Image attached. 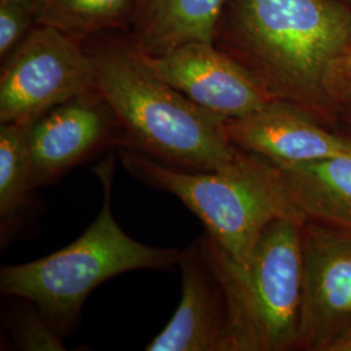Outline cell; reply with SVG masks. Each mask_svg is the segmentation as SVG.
<instances>
[{"label": "cell", "mask_w": 351, "mask_h": 351, "mask_svg": "<svg viewBox=\"0 0 351 351\" xmlns=\"http://www.w3.org/2000/svg\"><path fill=\"white\" fill-rule=\"evenodd\" d=\"M95 90L120 129L116 149L139 151L185 171L234 167L242 150L226 137V119L190 101L164 81L146 56L124 37L86 38Z\"/></svg>", "instance_id": "cell-1"}, {"label": "cell", "mask_w": 351, "mask_h": 351, "mask_svg": "<svg viewBox=\"0 0 351 351\" xmlns=\"http://www.w3.org/2000/svg\"><path fill=\"white\" fill-rule=\"evenodd\" d=\"M7 313V326L14 346L24 351H63V339L33 302L23 300Z\"/></svg>", "instance_id": "cell-17"}, {"label": "cell", "mask_w": 351, "mask_h": 351, "mask_svg": "<svg viewBox=\"0 0 351 351\" xmlns=\"http://www.w3.org/2000/svg\"><path fill=\"white\" fill-rule=\"evenodd\" d=\"M228 139L241 150L275 164L351 158V142L287 101H274L258 112L226 119Z\"/></svg>", "instance_id": "cell-10"}, {"label": "cell", "mask_w": 351, "mask_h": 351, "mask_svg": "<svg viewBox=\"0 0 351 351\" xmlns=\"http://www.w3.org/2000/svg\"><path fill=\"white\" fill-rule=\"evenodd\" d=\"M302 261L297 350L328 351L351 330V241L303 223Z\"/></svg>", "instance_id": "cell-7"}, {"label": "cell", "mask_w": 351, "mask_h": 351, "mask_svg": "<svg viewBox=\"0 0 351 351\" xmlns=\"http://www.w3.org/2000/svg\"><path fill=\"white\" fill-rule=\"evenodd\" d=\"M133 0H34L37 25L56 27L84 40L120 29L125 32Z\"/></svg>", "instance_id": "cell-15"}, {"label": "cell", "mask_w": 351, "mask_h": 351, "mask_svg": "<svg viewBox=\"0 0 351 351\" xmlns=\"http://www.w3.org/2000/svg\"><path fill=\"white\" fill-rule=\"evenodd\" d=\"M228 0H133L125 36L147 56L213 43Z\"/></svg>", "instance_id": "cell-12"}, {"label": "cell", "mask_w": 351, "mask_h": 351, "mask_svg": "<svg viewBox=\"0 0 351 351\" xmlns=\"http://www.w3.org/2000/svg\"><path fill=\"white\" fill-rule=\"evenodd\" d=\"M120 129L97 90L52 108L29 125L34 185L39 188L106 146L117 147Z\"/></svg>", "instance_id": "cell-9"}, {"label": "cell", "mask_w": 351, "mask_h": 351, "mask_svg": "<svg viewBox=\"0 0 351 351\" xmlns=\"http://www.w3.org/2000/svg\"><path fill=\"white\" fill-rule=\"evenodd\" d=\"M328 351H351V330L336 339Z\"/></svg>", "instance_id": "cell-19"}, {"label": "cell", "mask_w": 351, "mask_h": 351, "mask_svg": "<svg viewBox=\"0 0 351 351\" xmlns=\"http://www.w3.org/2000/svg\"><path fill=\"white\" fill-rule=\"evenodd\" d=\"M145 56L171 86L223 119L249 116L275 101L247 69L215 43L194 42L160 56Z\"/></svg>", "instance_id": "cell-8"}, {"label": "cell", "mask_w": 351, "mask_h": 351, "mask_svg": "<svg viewBox=\"0 0 351 351\" xmlns=\"http://www.w3.org/2000/svg\"><path fill=\"white\" fill-rule=\"evenodd\" d=\"M316 120L351 142V46L330 66Z\"/></svg>", "instance_id": "cell-16"}, {"label": "cell", "mask_w": 351, "mask_h": 351, "mask_svg": "<svg viewBox=\"0 0 351 351\" xmlns=\"http://www.w3.org/2000/svg\"><path fill=\"white\" fill-rule=\"evenodd\" d=\"M275 165L304 223L351 241V158Z\"/></svg>", "instance_id": "cell-13"}, {"label": "cell", "mask_w": 351, "mask_h": 351, "mask_svg": "<svg viewBox=\"0 0 351 351\" xmlns=\"http://www.w3.org/2000/svg\"><path fill=\"white\" fill-rule=\"evenodd\" d=\"M0 3H8V4H19V5H26L32 7L34 4V0H0Z\"/></svg>", "instance_id": "cell-20"}, {"label": "cell", "mask_w": 351, "mask_h": 351, "mask_svg": "<svg viewBox=\"0 0 351 351\" xmlns=\"http://www.w3.org/2000/svg\"><path fill=\"white\" fill-rule=\"evenodd\" d=\"M181 300L146 351H226L224 291L206 263L198 239L181 252Z\"/></svg>", "instance_id": "cell-11"}, {"label": "cell", "mask_w": 351, "mask_h": 351, "mask_svg": "<svg viewBox=\"0 0 351 351\" xmlns=\"http://www.w3.org/2000/svg\"><path fill=\"white\" fill-rule=\"evenodd\" d=\"M29 125L0 126V230L3 245L10 239L11 229L25 213L30 195L37 189L32 173Z\"/></svg>", "instance_id": "cell-14"}, {"label": "cell", "mask_w": 351, "mask_h": 351, "mask_svg": "<svg viewBox=\"0 0 351 351\" xmlns=\"http://www.w3.org/2000/svg\"><path fill=\"white\" fill-rule=\"evenodd\" d=\"M215 46L254 75L275 101L316 119L326 75L351 46V12L332 0H236Z\"/></svg>", "instance_id": "cell-2"}, {"label": "cell", "mask_w": 351, "mask_h": 351, "mask_svg": "<svg viewBox=\"0 0 351 351\" xmlns=\"http://www.w3.org/2000/svg\"><path fill=\"white\" fill-rule=\"evenodd\" d=\"M95 172L103 203L81 237L42 259L0 268L1 294L33 302L59 335L77 323L86 298L103 282L137 269H172L182 252L141 243L116 223L112 154Z\"/></svg>", "instance_id": "cell-3"}, {"label": "cell", "mask_w": 351, "mask_h": 351, "mask_svg": "<svg viewBox=\"0 0 351 351\" xmlns=\"http://www.w3.org/2000/svg\"><path fill=\"white\" fill-rule=\"evenodd\" d=\"M303 221L278 219L249 256L236 261L206 232L202 255L224 291L226 351L297 349L301 317Z\"/></svg>", "instance_id": "cell-4"}, {"label": "cell", "mask_w": 351, "mask_h": 351, "mask_svg": "<svg viewBox=\"0 0 351 351\" xmlns=\"http://www.w3.org/2000/svg\"><path fill=\"white\" fill-rule=\"evenodd\" d=\"M94 90V66L82 40L36 24L3 60L0 123L32 124Z\"/></svg>", "instance_id": "cell-6"}, {"label": "cell", "mask_w": 351, "mask_h": 351, "mask_svg": "<svg viewBox=\"0 0 351 351\" xmlns=\"http://www.w3.org/2000/svg\"><path fill=\"white\" fill-rule=\"evenodd\" d=\"M117 150L130 175L178 198L236 261L249 256L275 220L303 221L289 201L276 165L259 155L242 150L239 162L228 171L193 172L160 163L139 151Z\"/></svg>", "instance_id": "cell-5"}, {"label": "cell", "mask_w": 351, "mask_h": 351, "mask_svg": "<svg viewBox=\"0 0 351 351\" xmlns=\"http://www.w3.org/2000/svg\"><path fill=\"white\" fill-rule=\"evenodd\" d=\"M34 21L32 7L0 3V58L4 60L24 39Z\"/></svg>", "instance_id": "cell-18"}]
</instances>
